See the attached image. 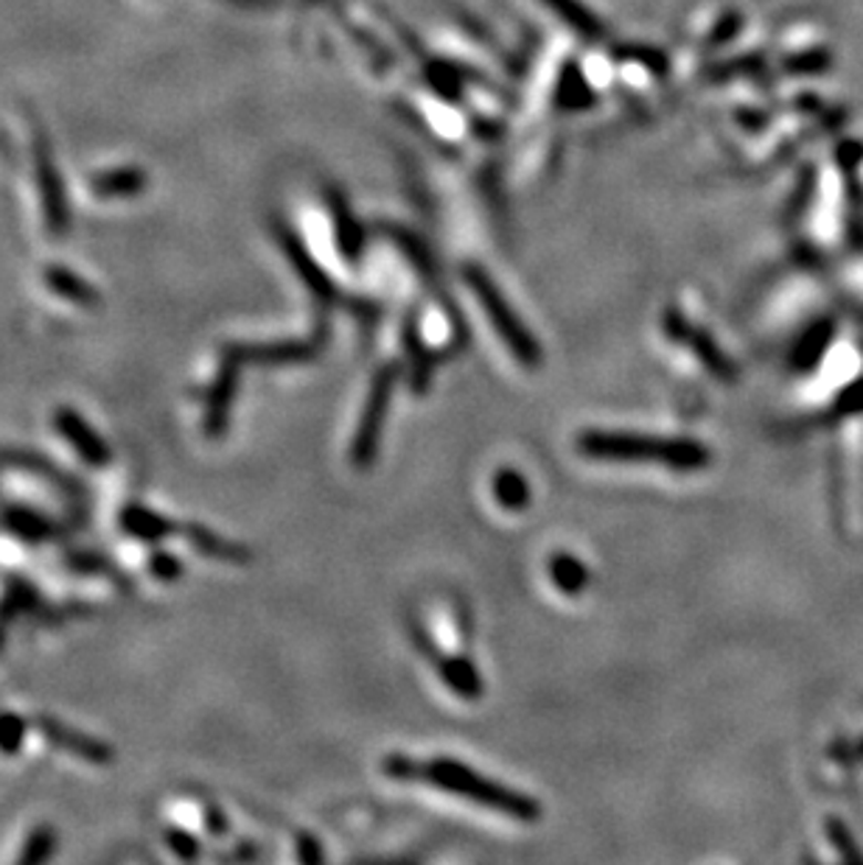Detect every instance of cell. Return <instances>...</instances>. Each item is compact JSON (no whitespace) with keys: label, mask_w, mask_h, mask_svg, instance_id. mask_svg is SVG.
I'll return each instance as SVG.
<instances>
[{"label":"cell","mask_w":863,"mask_h":865,"mask_svg":"<svg viewBox=\"0 0 863 865\" xmlns=\"http://www.w3.org/2000/svg\"><path fill=\"white\" fill-rule=\"evenodd\" d=\"M384 773L396 782H424L429 788L446 790L460 799L474 801L486 810L505 812V815L522 821V824H536L541 817V804L528 793L510 790L505 784L491 782L482 773L471 770L457 759H432V762H415L404 753H393L384 759Z\"/></svg>","instance_id":"cell-1"},{"label":"cell","mask_w":863,"mask_h":865,"mask_svg":"<svg viewBox=\"0 0 863 865\" xmlns=\"http://www.w3.org/2000/svg\"><path fill=\"white\" fill-rule=\"evenodd\" d=\"M578 451L592 460L614 462H659L673 471H698L709 462L707 448L693 440L634 435V431L592 429L578 435Z\"/></svg>","instance_id":"cell-2"},{"label":"cell","mask_w":863,"mask_h":865,"mask_svg":"<svg viewBox=\"0 0 863 865\" xmlns=\"http://www.w3.org/2000/svg\"><path fill=\"white\" fill-rule=\"evenodd\" d=\"M466 283L471 286V292L480 300L482 311L491 320L493 331L502 336V342L508 345V351L513 353V358L524 367H539L544 362V351H541L539 340L528 331V325L516 316V311L510 309V303L505 300V294L499 292L497 283L488 278L486 269L480 267H466Z\"/></svg>","instance_id":"cell-3"},{"label":"cell","mask_w":863,"mask_h":865,"mask_svg":"<svg viewBox=\"0 0 863 865\" xmlns=\"http://www.w3.org/2000/svg\"><path fill=\"white\" fill-rule=\"evenodd\" d=\"M398 376H402V364L398 362L382 364V367L373 373L365 409H362V418L360 424H356L354 446H351V462H354L356 471H371L373 462H376L384 420H387V413H391Z\"/></svg>","instance_id":"cell-4"},{"label":"cell","mask_w":863,"mask_h":865,"mask_svg":"<svg viewBox=\"0 0 863 865\" xmlns=\"http://www.w3.org/2000/svg\"><path fill=\"white\" fill-rule=\"evenodd\" d=\"M239 376H241V362L233 353L222 351V362H219V373H216L214 384L208 389V400H205V435L210 440H219V437L228 431L230 426V413H233L236 393H239Z\"/></svg>","instance_id":"cell-5"},{"label":"cell","mask_w":863,"mask_h":865,"mask_svg":"<svg viewBox=\"0 0 863 865\" xmlns=\"http://www.w3.org/2000/svg\"><path fill=\"white\" fill-rule=\"evenodd\" d=\"M34 726H37V731H40V734L51 742V746L60 748V751H65V753H71V757L82 759V762L110 764L115 759L113 746H107V742L98 740V737L84 734V731H79V728L56 720V717L40 715L34 720Z\"/></svg>","instance_id":"cell-6"},{"label":"cell","mask_w":863,"mask_h":865,"mask_svg":"<svg viewBox=\"0 0 863 865\" xmlns=\"http://www.w3.org/2000/svg\"><path fill=\"white\" fill-rule=\"evenodd\" d=\"M54 429L60 431L62 440L91 468H107L110 460H113V451H110L107 440H104L73 406H60V409H56Z\"/></svg>","instance_id":"cell-7"},{"label":"cell","mask_w":863,"mask_h":865,"mask_svg":"<svg viewBox=\"0 0 863 865\" xmlns=\"http://www.w3.org/2000/svg\"><path fill=\"white\" fill-rule=\"evenodd\" d=\"M233 353L241 364H303L320 356V342H300V340H278V342H236L225 347Z\"/></svg>","instance_id":"cell-8"},{"label":"cell","mask_w":863,"mask_h":865,"mask_svg":"<svg viewBox=\"0 0 863 865\" xmlns=\"http://www.w3.org/2000/svg\"><path fill=\"white\" fill-rule=\"evenodd\" d=\"M275 230H278V239H281V247H283V252H287L289 263L294 267V272L300 275V281L306 283L309 292H312L318 300H323V303H334L336 300L334 283H331V278L325 275L323 269H320V263L314 261L312 256H309L306 244H303V241H300L298 236L289 230V227L278 225Z\"/></svg>","instance_id":"cell-9"},{"label":"cell","mask_w":863,"mask_h":865,"mask_svg":"<svg viewBox=\"0 0 863 865\" xmlns=\"http://www.w3.org/2000/svg\"><path fill=\"white\" fill-rule=\"evenodd\" d=\"M183 535L188 538L194 550L199 552L202 557H210V561H222V563H236V566H245V563L252 561V550L245 546V543L228 541V538L216 535L214 530L202 524H183L180 527Z\"/></svg>","instance_id":"cell-10"},{"label":"cell","mask_w":863,"mask_h":865,"mask_svg":"<svg viewBox=\"0 0 863 865\" xmlns=\"http://www.w3.org/2000/svg\"><path fill=\"white\" fill-rule=\"evenodd\" d=\"M402 340H404V351H407V358H409V387H413L415 395H426V389L432 387L435 358H432V351L426 347L424 336H420L415 314H409L407 320H404Z\"/></svg>","instance_id":"cell-11"},{"label":"cell","mask_w":863,"mask_h":865,"mask_svg":"<svg viewBox=\"0 0 863 865\" xmlns=\"http://www.w3.org/2000/svg\"><path fill=\"white\" fill-rule=\"evenodd\" d=\"M121 527H124L126 535L141 538V541H163V538H171L175 532H180V527L175 521H168L166 515L155 513V510L144 508V504H126L118 515Z\"/></svg>","instance_id":"cell-12"},{"label":"cell","mask_w":863,"mask_h":865,"mask_svg":"<svg viewBox=\"0 0 863 865\" xmlns=\"http://www.w3.org/2000/svg\"><path fill=\"white\" fill-rule=\"evenodd\" d=\"M435 667H438V675L444 678L446 687L462 700H480L482 698V675L474 669V664L462 656H444L440 653L435 658Z\"/></svg>","instance_id":"cell-13"},{"label":"cell","mask_w":863,"mask_h":865,"mask_svg":"<svg viewBox=\"0 0 863 865\" xmlns=\"http://www.w3.org/2000/svg\"><path fill=\"white\" fill-rule=\"evenodd\" d=\"M3 527H7L14 538H20V541L25 543L49 541V538L54 535V524H51L40 510L20 508V504L7 508V513H3Z\"/></svg>","instance_id":"cell-14"},{"label":"cell","mask_w":863,"mask_h":865,"mask_svg":"<svg viewBox=\"0 0 863 865\" xmlns=\"http://www.w3.org/2000/svg\"><path fill=\"white\" fill-rule=\"evenodd\" d=\"M493 499L502 504L510 513H519L530 504V484L513 468H505V471L493 473Z\"/></svg>","instance_id":"cell-15"},{"label":"cell","mask_w":863,"mask_h":865,"mask_svg":"<svg viewBox=\"0 0 863 865\" xmlns=\"http://www.w3.org/2000/svg\"><path fill=\"white\" fill-rule=\"evenodd\" d=\"M550 577L561 594H566V597H575V594H581V591L586 588L589 580H592V574H589V569L583 566L578 557L561 552V555H555L550 561Z\"/></svg>","instance_id":"cell-16"},{"label":"cell","mask_w":863,"mask_h":865,"mask_svg":"<svg viewBox=\"0 0 863 865\" xmlns=\"http://www.w3.org/2000/svg\"><path fill=\"white\" fill-rule=\"evenodd\" d=\"M544 3H550V7L558 12V18L566 20V23H570L578 34L586 37V40H600V37H603V25H600V20L583 7L581 0H544Z\"/></svg>","instance_id":"cell-17"},{"label":"cell","mask_w":863,"mask_h":865,"mask_svg":"<svg viewBox=\"0 0 863 865\" xmlns=\"http://www.w3.org/2000/svg\"><path fill=\"white\" fill-rule=\"evenodd\" d=\"M56 854V830L49 824H40L29 832L23 848L18 854V865H40L49 863Z\"/></svg>","instance_id":"cell-18"},{"label":"cell","mask_w":863,"mask_h":865,"mask_svg":"<svg viewBox=\"0 0 863 865\" xmlns=\"http://www.w3.org/2000/svg\"><path fill=\"white\" fill-rule=\"evenodd\" d=\"M334 221H336V239H340V250L345 252L351 261H356V258L362 256V241H365L362 239V227L356 225V219L349 213V208L336 202V199H334Z\"/></svg>","instance_id":"cell-19"},{"label":"cell","mask_w":863,"mask_h":865,"mask_svg":"<svg viewBox=\"0 0 863 865\" xmlns=\"http://www.w3.org/2000/svg\"><path fill=\"white\" fill-rule=\"evenodd\" d=\"M25 734H29V720L18 711H3L0 715V753L3 757H18L23 748Z\"/></svg>","instance_id":"cell-20"},{"label":"cell","mask_w":863,"mask_h":865,"mask_svg":"<svg viewBox=\"0 0 863 865\" xmlns=\"http://www.w3.org/2000/svg\"><path fill=\"white\" fill-rule=\"evenodd\" d=\"M49 286L54 289V292H60L62 298L67 300H76V303L87 305L91 309L93 303H98V294L93 292L87 283H82L79 278L67 275V272H62V269H51L49 272Z\"/></svg>","instance_id":"cell-21"},{"label":"cell","mask_w":863,"mask_h":865,"mask_svg":"<svg viewBox=\"0 0 863 865\" xmlns=\"http://www.w3.org/2000/svg\"><path fill=\"white\" fill-rule=\"evenodd\" d=\"M149 574L157 583H177L183 577V561L171 555V552L157 550L149 557Z\"/></svg>","instance_id":"cell-22"},{"label":"cell","mask_w":863,"mask_h":865,"mask_svg":"<svg viewBox=\"0 0 863 865\" xmlns=\"http://www.w3.org/2000/svg\"><path fill=\"white\" fill-rule=\"evenodd\" d=\"M693 347H696L698 356H701L704 362L709 364V371H713L715 376H729V364H726V358L720 356L718 347H715L713 342H709V336L696 334V336H693Z\"/></svg>","instance_id":"cell-23"},{"label":"cell","mask_w":863,"mask_h":865,"mask_svg":"<svg viewBox=\"0 0 863 865\" xmlns=\"http://www.w3.org/2000/svg\"><path fill=\"white\" fill-rule=\"evenodd\" d=\"M168 848L180 859H197L199 857V841L186 830H168L166 832Z\"/></svg>","instance_id":"cell-24"},{"label":"cell","mask_w":863,"mask_h":865,"mask_svg":"<svg viewBox=\"0 0 863 865\" xmlns=\"http://www.w3.org/2000/svg\"><path fill=\"white\" fill-rule=\"evenodd\" d=\"M298 859H300V863H306V865L323 863L325 852H323V846H320V843L314 841L312 835H300L298 837Z\"/></svg>","instance_id":"cell-25"},{"label":"cell","mask_w":863,"mask_h":865,"mask_svg":"<svg viewBox=\"0 0 863 865\" xmlns=\"http://www.w3.org/2000/svg\"><path fill=\"white\" fill-rule=\"evenodd\" d=\"M205 830L214 832V835H225V832H228V821H225V815L216 810V806L205 810Z\"/></svg>","instance_id":"cell-26"}]
</instances>
